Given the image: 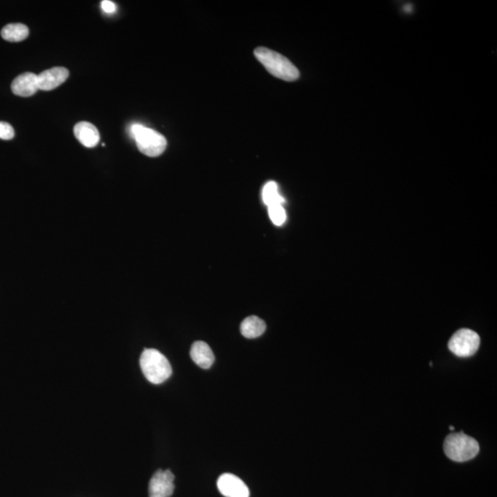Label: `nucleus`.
Segmentation results:
<instances>
[{"label":"nucleus","mask_w":497,"mask_h":497,"mask_svg":"<svg viewBox=\"0 0 497 497\" xmlns=\"http://www.w3.org/2000/svg\"><path fill=\"white\" fill-rule=\"evenodd\" d=\"M263 200L269 208L275 205H282L284 203L283 196L278 192V186L275 182H267L263 189Z\"/></svg>","instance_id":"14"},{"label":"nucleus","mask_w":497,"mask_h":497,"mask_svg":"<svg viewBox=\"0 0 497 497\" xmlns=\"http://www.w3.org/2000/svg\"><path fill=\"white\" fill-rule=\"evenodd\" d=\"M191 357L197 366L208 369L215 362V356L210 346L202 341H198L192 346Z\"/></svg>","instance_id":"11"},{"label":"nucleus","mask_w":497,"mask_h":497,"mask_svg":"<svg viewBox=\"0 0 497 497\" xmlns=\"http://www.w3.org/2000/svg\"><path fill=\"white\" fill-rule=\"evenodd\" d=\"M75 136L86 147H94L99 144V133L96 126L88 122L77 123L74 128Z\"/></svg>","instance_id":"10"},{"label":"nucleus","mask_w":497,"mask_h":497,"mask_svg":"<svg viewBox=\"0 0 497 497\" xmlns=\"http://www.w3.org/2000/svg\"><path fill=\"white\" fill-rule=\"evenodd\" d=\"M254 55L273 76L286 82H295L300 77L298 69L280 53L268 48L259 47L254 51Z\"/></svg>","instance_id":"1"},{"label":"nucleus","mask_w":497,"mask_h":497,"mask_svg":"<svg viewBox=\"0 0 497 497\" xmlns=\"http://www.w3.org/2000/svg\"><path fill=\"white\" fill-rule=\"evenodd\" d=\"M101 9L106 13H114L117 10V5L110 0H104L101 2Z\"/></svg>","instance_id":"17"},{"label":"nucleus","mask_w":497,"mask_h":497,"mask_svg":"<svg viewBox=\"0 0 497 497\" xmlns=\"http://www.w3.org/2000/svg\"><path fill=\"white\" fill-rule=\"evenodd\" d=\"M267 324L257 316H250L241 324V332L244 337L252 339L260 337L265 332Z\"/></svg>","instance_id":"12"},{"label":"nucleus","mask_w":497,"mask_h":497,"mask_svg":"<svg viewBox=\"0 0 497 497\" xmlns=\"http://www.w3.org/2000/svg\"><path fill=\"white\" fill-rule=\"evenodd\" d=\"M450 430H452V431H453V430H454V427H453L452 426H450Z\"/></svg>","instance_id":"18"},{"label":"nucleus","mask_w":497,"mask_h":497,"mask_svg":"<svg viewBox=\"0 0 497 497\" xmlns=\"http://www.w3.org/2000/svg\"><path fill=\"white\" fill-rule=\"evenodd\" d=\"M268 213L276 226H282L286 222L287 213L282 205H275L268 208Z\"/></svg>","instance_id":"15"},{"label":"nucleus","mask_w":497,"mask_h":497,"mask_svg":"<svg viewBox=\"0 0 497 497\" xmlns=\"http://www.w3.org/2000/svg\"><path fill=\"white\" fill-rule=\"evenodd\" d=\"M480 337L470 329L457 330L448 342V349L459 357L474 356L480 348Z\"/></svg>","instance_id":"5"},{"label":"nucleus","mask_w":497,"mask_h":497,"mask_svg":"<svg viewBox=\"0 0 497 497\" xmlns=\"http://www.w3.org/2000/svg\"><path fill=\"white\" fill-rule=\"evenodd\" d=\"M446 455L451 461L464 462L475 458L480 451L479 443L474 437L467 436L463 432L451 433L444 442Z\"/></svg>","instance_id":"3"},{"label":"nucleus","mask_w":497,"mask_h":497,"mask_svg":"<svg viewBox=\"0 0 497 497\" xmlns=\"http://www.w3.org/2000/svg\"><path fill=\"white\" fill-rule=\"evenodd\" d=\"M28 36V27L21 23L8 24L1 31L2 38L8 42H21Z\"/></svg>","instance_id":"13"},{"label":"nucleus","mask_w":497,"mask_h":497,"mask_svg":"<svg viewBox=\"0 0 497 497\" xmlns=\"http://www.w3.org/2000/svg\"><path fill=\"white\" fill-rule=\"evenodd\" d=\"M141 367L145 377L153 384L163 383L173 373L169 360L156 349H145L141 357Z\"/></svg>","instance_id":"2"},{"label":"nucleus","mask_w":497,"mask_h":497,"mask_svg":"<svg viewBox=\"0 0 497 497\" xmlns=\"http://www.w3.org/2000/svg\"><path fill=\"white\" fill-rule=\"evenodd\" d=\"M69 76V71L64 68H53L37 75L39 90L49 91L63 84Z\"/></svg>","instance_id":"8"},{"label":"nucleus","mask_w":497,"mask_h":497,"mask_svg":"<svg viewBox=\"0 0 497 497\" xmlns=\"http://www.w3.org/2000/svg\"><path fill=\"white\" fill-rule=\"evenodd\" d=\"M131 135L141 152L149 157H158L167 147V141L158 132L135 123L131 126Z\"/></svg>","instance_id":"4"},{"label":"nucleus","mask_w":497,"mask_h":497,"mask_svg":"<svg viewBox=\"0 0 497 497\" xmlns=\"http://www.w3.org/2000/svg\"><path fill=\"white\" fill-rule=\"evenodd\" d=\"M217 488L226 497H250L248 486L234 474H222L217 480Z\"/></svg>","instance_id":"7"},{"label":"nucleus","mask_w":497,"mask_h":497,"mask_svg":"<svg viewBox=\"0 0 497 497\" xmlns=\"http://www.w3.org/2000/svg\"><path fill=\"white\" fill-rule=\"evenodd\" d=\"M12 90L15 95L29 97L39 90L37 75L27 72L16 77L12 83Z\"/></svg>","instance_id":"9"},{"label":"nucleus","mask_w":497,"mask_h":497,"mask_svg":"<svg viewBox=\"0 0 497 497\" xmlns=\"http://www.w3.org/2000/svg\"><path fill=\"white\" fill-rule=\"evenodd\" d=\"M174 488V475L170 470H158L149 482V497H171Z\"/></svg>","instance_id":"6"},{"label":"nucleus","mask_w":497,"mask_h":497,"mask_svg":"<svg viewBox=\"0 0 497 497\" xmlns=\"http://www.w3.org/2000/svg\"><path fill=\"white\" fill-rule=\"evenodd\" d=\"M15 132L12 126L6 122H0V138L10 141L14 138Z\"/></svg>","instance_id":"16"}]
</instances>
